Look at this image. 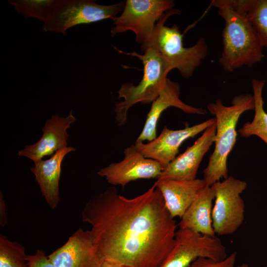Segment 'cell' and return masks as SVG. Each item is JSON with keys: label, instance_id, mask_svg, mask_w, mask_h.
<instances>
[{"label": "cell", "instance_id": "obj_13", "mask_svg": "<svg viewBox=\"0 0 267 267\" xmlns=\"http://www.w3.org/2000/svg\"><path fill=\"white\" fill-rule=\"evenodd\" d=\"M216 132L215 122L206 129L192 145L168 164L157 179L191 180L197 178L200 164L214 143Z\"/></svg>", "mask_w": 267, "mask_h": 267}, {"label": "cell", "instance_id": "obj_20", "mask_svg": "<svg viewBox=\"0 0 267 267\" xmlns=\"http://www.w3.org/2000/svg\"><path fill=\"white\" fill-rule=\"evenodd\" d=\"M61 0H9L16 11L26 18H37L45 23Z\"/></svg>", "mask_w": 267, "mask_h": 267}, {"label": "cell", "instance_id": "obj_4", "mask_svg": "<svg viewBox=\"0 0 267 267\" xmlns=\"http://www.w3.org/2000/svg\"><path fill=\"white\" fill-rule=\"evenodd\" d=\"M138 58L143 65V76L138 85L132 83L122 84L118 91V98H123L116 102L114 108L115 119L119 126L124 125L127 121L129 109L137 103L147 104L153 102L159 96L167 80V75L173 70L161 54L152 47H148L143 54L134 51L125 53Z\"/></svg>", "mask_w": 267, "mask_h": 267}, {"label": "cell", "instance_id": "obj_17", "mask_svg": "<svg viewBox=\"0 0 267 267\" xmlns=\"http://www.w3.org/2000/svg\"><path fill=\"white\" fill-rule=\"evenodd\" d=\"M75 148L66 146L56 151L49 159L34 162L30 169L35 176L42 195L48 205L54 209L59 202V182L61 164L65 156Z\"/></svg>", "mask_w": 267, "mask_h": 267}, {"label": "cell", "instance_id": "obj_26", "mask_svg": "<svg viewBox=\"0 0 267 267\" xmlns=\"http://www.w3.org/2000/svg\"><path fill=\"white\" fill-rule=\"evenodd\" d=\"M101 267H128L124 265L121 264L120 263L108 260H103Z\"/></svg>", "mask_w": 267, "mask_h": 267}, {"label": "cell", "instance_id": "obj_16", "mask_svg": "<svg viewBox=\"0 0 267 267\" xmlns=\"http://www.w3.org/2000/svg\"><path fill=\"white\" fill-rule=\"evenodd\" d=\"M173 218L182 217L199 191L206 185L203 179L178 180L163 178L155 183Z\"/></svg>", "mask_w": 267, "mask_h": 267}, {"label": "cell", "instance_id": "obj_23", "mask_svg": "<svg viewBox=\"0 0 267 267\" xmlns=\"http://www.w3.org/2000/svg\"><path fill=\"white\" fill-rule=\"evenodd\" d=\"M237 254L236 252H233L224 259L219 261L199 258L193 262L189 267H237L235 266Z\"/></svg>", "mask_w": 267, "mask_h": 267}, {"label": "cell", "instance_id": "obj_10", "mask_svg": "<svg viewBox=\"0 0 267 267\" xmlns=\"http://www.w3.org/2000/svg\"><path fill=\"white\" fill-rule=\"evenodd\" d=\"M124 154L121 161L112 163L97 172L111 184L124 188L129 182L137 179H158L164 169L159 162L145 157L134 144L126 147Z\"/></svg>", "mask_w": 267, "mask_h": 267}, {"label": "cell", "instance_id": "obj_27", "mask_svg": "<svg viewBox=\"0 0 267 267\" xmlns=\"http://www.w3.org/2000/svg\"><path fill=\"white\" fill-rule=\"evenodd\" d=\"M237 267H251L249 266V265L247 264H243L241 265L237 266ZM265 267H267V266Z\"/></svg>", "mask_w": 267, "mask_h": 267}, {"label": "cell", "instance_id": "obj_25", "mask_svg": "<svg viewBox=\"0 0 267 267\" xmlns=\"http://www.w3.org/2000/svg\"><path fill=\"white\" fill-rule=\"evenodd\" d=\"M7 223V217L6 214V205L3 199V194L1 191L0 193V224L1 226H4Z\"/></svg>", "mask_w": 267, "mask_h": 267}, {"label": "cell", "instance_id": "obj_3", "mask_svg": "<svg viewBox=\"0 0 267 267\" xmlns=\"http://www.w3.org/2000/svg\"><path fill=\"white\" fill-rule=\"evenodd\" d=\"M254 107V97L250 94L235 96L230 106L223 105L220 99L207 105L208 110L215 117L216 132L214 150L203 170L206 185L211 186L228 177L227 161L236 142L237 123L242 114Z\"/></svg>", "mask_w": 267, "mask_h": 267}, {"label": "cell", "instance_id": "obj_19", "mask_svg": "<svg viewBox=\"0 0 267 267\" xmlns=\"http://www.w3.org/2000/svg\"><path fill=\"white\" fill-rule=\"evenodd\" d=\"M266 82L265 80H252L253 96L255 102L254 117L251 122L245 123L238 132L244 138L256 135L267 145V113L264 108L263 98V90Z\"/></svg>", "mask_w": 267, "mask_h": 267}, {"label": "cell", "instance_id": "obj_1", "mask_svg": "<svg viewBox=\"0 0 267 267\" xmlns=\"http://www.w3.org/2000/svg\"><path fill=\"white\" fill-rule=\"evenodd\" d=\"M102 260L128 267H160L173 249L178 225L154 183L133 198L113 186L91 197L82 213Z\"/></svg>", "mask_w": 267, "mask_h": 267}, {"label": "cell", "instance_id": "obj_14", "mask_svg": "<svg viewBox=\"0 0 267 267\" xmlns=\"http://www.w3.org/2000/svg\"><path fill=\"white\" fill-rule=\"evenodd\" d=\"M72 112L73 110H71L66 117L55 115L46 120L42 129L43 134L41 138L33 144L25 146L18 152V155L36 162L66 147L69 137L67 130L76 120Z\"/></svg>", "mask_w": 267, "mask_h": 267}, {"label": "cell", "instance_id": "obj_21", "mask_svg": "<svg viewBox=\"0 0 267 267\" xmlns=\"http://www.w3.org/2000/svg\"><path fill=\"white\" fill-rule=\"evenodd\" d=\"M243 4L262 45L267 47V0H243Z\"/></svg>", "mask_w": 267, "mask_h": 267}, {"label": "cell", "instance_id": "obj_8", "mask_svg": "<svg viewBox=\"0 0 267 267\" xmlns=\"http://www.w3.org/2000/svg\"><path fill=\"white\" fill-rule=\"evenodd\" d=\"M125 2L101 5L91 0H61L54 12L44 23L43 30L65 35L73 26L90 24L104 19L113 21L122 11Z\"/></svg>", "mask_w": 267, "mask_h": 267}, {"label": "cell", "instance_id": "obj_24", "mask_svg": "<svg viewBox=\"0 0 267 267\" xmlns=\"http://www.w3.org/2000/svg\"><path fill=\"white\" fill-rule=\"evenodd\" d=\"M27 261L29 267H56L42 250L38 249L35 254L28 255Z\"/></svg>", "mask_w": 267, "mask_h": 267}, {"label": "cell", "instance_id": "obj_22", "mask_svg": "<svg viewBox=\"0 0 267 267\" xmlns=\"http://www.w3.org/2000/svg\"><path fill=\"white\" fill-rule=\"evenodd\" d=\"M25 248L0 234V267H29Z\"/></svg>", "mask_w": 267, "mask_h": 267}, {"label": "cell", "instance_id": "obj_7", "mask_svg": "<svg viewBox=\"0 0 267 267\" xmlns=\"http://www.w3.org/2000/svg\"><path fill=\"white\" fill-rule=\"evenodd\" d=\"M247 186L246 181L231 176L211 186L215 195L212 217L216 234H233L242 225L245 205L241 194Z\"/></svg>", "mask_w": 267, "mask_h": 267}, {"label": "cell", "instance_id": "obj_11", "mask_svg": "<svg viewBox=\"0 0 267 267\" xmlns=\"http://www.w3.org/2000/svg\"><path fill=\"white\" fill-rule=\"evenodd\" d=\"M215 122V118H211L200 124L186 126L182 129L177 130H170L165 126L153 140L144 143L136 140L134 144L145 157L159 162L164 169L176 158L179 147L185 140L204 132Z\"/></svg>", "mask_w": 267, "mask_h": 267}, {"label": "cell", "instance_id": "obj_9", "mask_svg": "<svg viewBox=\"0 0 267 267\" xmlns=\"http://www.w3.org/2000/svg\"><path fill=\"white\" fill-rule=\"evenodd\" d=\"M175 240L173 249L160 267H189L199 258L219 261L227 256L226 247L216 236L179 228Z\"/></svg>", "mask_w": 267, "mask_h": 267}, {"label": "cell", "instance_id": "obj_15", "mask_svg": "<svg viewBox=\"0 0 267 267\" xmlns=\"http://www.w3.org/2000/svg\"><path fill=\"white\" fill-rule=\"evenodd\" d=\"M180 87L175 82L167 79L165 85L157 98L152 102L143 129L136 140L151 141L157 137V127L162 113L170 107L178 108L187 114L205 115L207 111L202 108L188 105L180 99Z\"/></svg>", "mask_w": 267, "mask_h": 267}, {"label": "cell", "instance_id": "obj_6", "mask_svg": "<svg viewBox=\"0 0 267 267\" xmlns=\"http://www.w3.org/2000/svg\"><path fill=\"white\" fill-rule=\"evenodd\" d=\"M172 0H127L122 14L114 20L112 36L132 31L143 51L149 44L155 25L167 11L173 9Z\"/></svg>", "mask_w": 267, "mask_h": 267}, {"label": "cell", "instance_id": "obj_18", "mask_svg": "<svg viewBox=\"0 0 267 267\" xmlns=\"http://www.w3.org/2000/svg\"><path fill=\"white\" fill-rule=\"evenodd\" d=\"M215 192L206 185L185 211L178 223L179 228L191 230L209 236H216L212 225L213 202Z\"/></svg>", "mask_w": 267, "mask_h": 267}, {"label": "cell", "instance_id": "obj_2", "mask_svg": "<svg viewBox=\"0 0 267 267\" xmlns=\"http://www.w3.org/2000/svg\"><path fill=\"white\" fill-rule=\"evenodd\" d=\"M211 5L218 9L219 15L225 22L219 59L223 69L232 72L261 62L265 57L264 47L246 17L242 0H213Z\"/></svg>", "mask_w": 267, "mask_h": 267}, {"label": "cell", "instance_id": "obj_12", "mask_svg": "<svg viewBox=\"0 0 267 267\" xmlns=\"http://www.w3.org/2000/svg\"><path fill=\"white\" fill-rule=\"evenodd\" d=\"M47 257L56 267H101L103 261L94 245L90 230L82 228Z\"/></svg>", "mask_w": 267, "mask_h": 267}, {"label": "cell", "instance_id": "obj_5", "mask_svg": "<svg viewBox=\"0 0 267 267\" xmlns=\"http://www.w3.org/2000/svg\"><path fill=\"white\" fill-rule=\"evenodd\" d=\"M180 12L178 9H172L162 15L155 25L149 44L142 52L150 47L154 48L173 69H178L182 77L188 78L206 57L208 45L205 39L200 38L194 45L185 47L183 44L184 34L180 33L178 27L174 25L170 27L165 25L169 17Z\"/></svg>", "mask_w": 267, "mask_h": 267}]
</instances>
